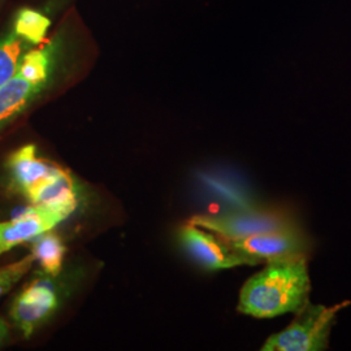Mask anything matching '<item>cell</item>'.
I'll return each instance as SVG.
<instances>
[{
  "label": "cell",
  "mask_w": 351,
  "mask_h": 351,
  "mask_svg": "<svg viewBox=\"0 0 351 351\" xmlns=\"http://www.w3.org/2000/svg\"><path fill=\"white\" fill-rule=\"evenodd\" d=\"M189 223L213 232L226 242L301 226L293 213L282 207H247L220 215H198Z\"/></svg>",
  "instance_id": "cell-2"
},
{
  "label": "cell",
  "mask_w": 351,
  "mask_h": 351,
  "mask_svg": "<svg viewBox=\"0 0 351 351\" xmlns=\"http://www.w3.org/2000/svg\"><path fill=\"white\" fill-rule=\"evenodd\" d=\"M8 339H10V328L3 319H0V348L7 342Z\"/></svg>",
  "instance_id": "cell-16"
},
{
  "label": "cell",
  "mask_w": 351,
  "mask_h": 351,
  "mask_svg": "<svg viewBox=\"0 0 351 351\" xmlns=\"http://www.w3.org/2000/svg\"><path fill=\"white\" fill-rule=\"evenodd\" d=\"M10 25L12 26L17 36L36 47L45 42L50 29L51 20L45 12L33 8H23L13 16Z\"/></svg>",
  "instance_id": "cell-14"
},
{
  "label": "cell",
  "mask_w": 351,
  "mask_h": 351,
  "mask_svg": "<svg viewBox=\"0 0 351 351\" xmlns=\"http://www.w3.org/2000/svg\"><path fill=\"white\" fill-rule=\"evenodd\" d=\"M43 86L29 82L20 75H13L0 86V130L8 125L19 114L37 99Z\"/></svg>",
  "instance_id": "cell-11"
},
{
  "label": "cell",
  "mask_w": 351,
  "mask_h": 351,
  "mask_svg": "<svg viewBox=\"0 0 351 351\" xmlns=\"http://www.w3.org/2000/svg\"><path fill=\"white\" fill-rule=\"evenodd\" d=\"M66 34V30H60L40 47L27 51L19 64L17 75L47 88L68 47Z\"/></svg>",
  "instance_id": "cell-8"
},
{
  "label": "cell",
  "mask_w": 351,
  "mask_h": 351,
  "mask_svg": "<svg viewBox=\"0 0 351 351\" xmlns=\"http://www.w3.org/2000/svg\"><path fill=\"white\" fill-rule=\"evenodd\" d=\"M343 302L330 307L308 302L295 313V319L284 330L272 335L261 348L262 351H323L329 346L332 328L339 311L349 306Z\"/></svg>",
  "instance_id": "cell-3"
},
{
  "label": "cell",
  "mask_w": 351,
  "mask_h": 351,
  "mask_svg": "<svg viewBox=\"0 0 351 351\" xmlns=\"http://www.w3.org/2000/svg\"><path fill=\"white\" fill-rule=\"evenodd\" d=\"M32 254L34 259L40 263L46 275L58 276L62 272L65 246L62 239L51 230L33 239Z\"/></svg>",
  "instance_id": "cell-13"
},
{
  "label": "cell",
  "mask_w": 351,
  "mask_h": 351,
  "mask_svg": "<svg viewBox=\"0 0 351 351\" xmlns=\"http://www.w3.org/2000/svg\"><path fill=\"white\" fill-rule=\"evenodd\" d=\"M58 306V291L52 281L49 277L38 276L14 298L11 317L26 339H29L38 326L47 322Z\"/></svg>",
  "instance_id": "cell-6"
},
{
  "label": "cell",
  "mask_w": 351,
  "mask_h": 351,
  "mask_svg": "<svg viewBox=\"0 0 351 351\" xmlns=\"http://www.w3.org/2000/svg\"><path fill=\"white\" fill-rule=\"evenodd\" d=\"M34 261L36 259L33 254H30L16 263L0 267V297L10 291L17 281H20L25 276L26 272L32 268Z\"/></svg>",
  "instance_id": "cell-15"
},
{
  "label": "cell",
  "mask_w": 351,
  "mask_h": 351,
  "mask_svg": "<svg viewBox=\"0 0 351 351\" xmlns=\"http://www.w3.org/2000/svg\"><path fill=\"white\" fill-rule=\"evenodd\" d=\"M310 293L308 258L268 262L263 271L250 277L241 289L237 310L258 319L295 314L310 302Z\"/></svg>",
  "instance_id": "cell-1"
},
{
  "label": "cell",
  "mask_w": 351,
  "mask_h": 351,
  "mask_svg": "<svg viewBox=\"0 0 351 351\" xmlns=\"http://www.w3.org/2000/svg\"><path fill=\"white\" fill-rule=\"evenodd\" d=\"M180 239L189 255L206 269L216 271L259 264L258 261L232 249L226 239L190 223L180 230Z\"/></svg>",
  "instance_id": "cell-5"
},
{
  "label": "cell",
  "mask_w": 351,
  "mask_h": 351,
  "mask_svg": "<svg viewBox=\"0 0 351 351\" xmlns=\"http://www.w3.org/2000/svg\"><path fill=\"white\" fill-rule=\"evenodd\" d=\"M32 49L33 46L17 36L12 26L8 24L0 34V86L17 73L21 58Z\"/></svg>",
  "instance_id": "cell-12"
},
{
  "label": "cell",
  "mask_w": 351,
  "mask_h": 351,
  "mask_svg": "<svg viewBox=\"0 0 351 351\" xmlns=\"http://www.w3.org/2000/svg\"><path fill=\"white\" fill-rule=\"evenodd\" d=\"M27 199L33 204L53 207L72 213L78 204V190L71 173L59 168V171L36 189Z\"/></svg>",
  "instance_id": "cell-10"
},
{
  "label": "cell",
  "mask_w": 351,
  "mask_h": 351,
  "mask_svg": "<svg viewBox=\"0 0 351 351\" xmlns=\"http://www.w3.org/2000/svg\"><path fill=\"white\" fill-rule=\"evenodd\" d=\"M71 215L59 208L33 204L11 221L0 223V254L52 230Z\"/></svg>",
  "instance_id": "cell-7"
},
{
  "label": "cell",
  "mask_w": 351,
  "mask_h": 351,
  "mask_svg": "<svg viewBox=\"0 0 351 351\" xmlns=\"http://www.w3.org/2000/svg\"><path fill=\"white\" fill-rule=\"evenodd\" d=\"M232 249L250 256L259 263H268L289 258H310L313 241L301 226L278 232L251 236L228 242Z\"/></svg>",
  "instance_id": "cell-4"
},
{
  "label": "cell",
  "mask_w": 351,
  "mask_h": 351,
  "mask_svg": "<svg viewBox=\"0 0 351 351\" xmlns=\"http://www.w3.org/2000/svg\"><path fill=\"white\" fill-rule=\"evenodd\" d=\"M8 169L14 188L29 197L43 182L50 180L59 171V167L39 159L36 146L26 145L11 155Z\"/></svg>",
  "instance_id": "cell-9"
}]
</instances>
